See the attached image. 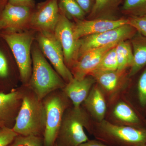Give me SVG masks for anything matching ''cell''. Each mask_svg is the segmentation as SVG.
<instances>
[{"label":"cell","instance_id":"6da1fadb","mask_svg":"<svg viewBox=\"0 0 146 146\" xmlns=\"http://www.w3.org/2000/svg\"><path fill=\"white\" fill-rule=\"evenodd\" d=\"M31 57L32 70L27 85L39 100L65 87L67 83L48 62L35 40L32 46Z\"/></svg>","mask_w":146,"mask_h":146},{"label":"cell","instance_id":"7a4b0ae2","mask_svg":"<svg viewBox=\"0 0 146 146\" xmlns=\"http://www.w3.org/2000/svg\"><path fill=\"white\" fill-rule=\"evenodd\" d=\"M45 121L43 101L25 85L23 101L12 129L18 135L40 137L44 134Z\"/></svg>","mask_w":146,"mask_h":146},{"label":"cell","instance_id":"3957f363","mask_svg":"<svg viewBox=\"0 0 146 146\" xmlns=\"http://www.w3.org/2000/svg\"><path fill=\"white\" fill-rule=\"evenodd\" d=\"M36 33V32L31 29L22 32L5 31L1 34L13 55L23 85H27L31 77V48Z\"/></svg>","mask_w":146,"mask_h":146},{"label":"cell","instance_id":"277c9868","mask_svg":"<svg viewBox=\"0 0 146 146\" xmlns=\"http://www.w3.org/2000/svg\"><path fill=\"white\" fill-rule=\"evenodd\" d=\"M94 134L99 141L111 146H146L145 126L118 125L104 120Z\"/></svg>","mask_w":146,"mask_h":146},{"label":"cell","instance_id":"5b68a950","mask_svg":"<svg viewBox=\"0 0 146 146\" xmlns=\"http://www.w3.org/2000/svg\"><path fill=\"white\" fill-rule=\"evenodd\" d=\"M89 127L88 115L81 106L65 110L55 144L58 146H78L89 141L84 131Z\"/></svg>","mask_w":146,"mask_h":146},{"label":"cell","instance_id":"8992f818","mask_svg":"<svg viewBox=\"0 0 146 146\" xmlns=\"http://www.w3.org/2000/svg\"><path fill=\"white\" fill-rule=\"evenodd\" d=\"M69 100L62 89L52 92L42 100L46 115L44 146H54L64 112L69 107Z\"/></svg>","mask_w":146,"mask_h":146},{"label":"cell","instance_id":"52a82bcc","mask_svg":"<svg viewBox=\"0 0 146 146\" xmlns=\"http://www.w3.org/2000/svg\"><path fill=\"white\" fill-rule=\"evenodd\" d=\"M35 41L46 58L66 83L74 77L65 64L62 47L54 33L36 32Z\"/></svg>","mask_w":146,"mask_h":146},{"label":"cell","instance_id":"ba28073f","mask_svg":"<svg viewBox=\"0 0 146 146\" xmlns=\"http://www.w3.org/2000/svg\"><path fill=\"white\" fill-rule=\"evenodd\" d=\"M137 32L136 29L128 23L104 32L82 37L80 39V48L78 59L82 55L92 50L130 40Z\"/></svg>","mask_w":146,"mask_h":146},{"label":"cell","instance_id":"9c48e42d","mask_svg":"<svg viewBox=\"0 0 146 146\" xmlns=\"http://www.w3.org/2000/svg\"><path fill=\"white\" fill-rule=\"evenodd\" d=\"M54 33L62 47L65 64L70 70L78 59L80 40L75 36L74 22L60 11Z\"/></svg>","mask_w":146,"mask_h":146},{"label":"cell","instance_id":"30bf717a","mask_svg":"<svg viewBox=\"0 0 146 146\" xmlns=\"http://www.w3.org/2000/svg\"><path fill=\"white\" fill-rule=\"evenodd\" d=\"M60 16L58 0H46L35 5L30 21V29L36 32L54 33Z\"/></svg>","mask_w":146,"mask_h":146},{"label":"cell","instance_id":"8fae6325","mask_svg":"<svg viewBox=\"0 0 146 146\" xmlns=\"http://www.w3.org/2000/svg\"><path fill=\"white\" fill-rule=\"evenodd\" d=\"M34 8L12 5L8 3L0 16V28L12 32L31 30V18Z\"/></svg>","mask_w":146,"mask_h":146},{"label":"cell","instance_id":"7c38bea8","mask_svg":"<svg viewBox=\"0 0 146 146\" xmlns=\"http://www.w3.org/2000/svg\"><path fill=\"white\" fill-rule=\"evenodd\" d=\"M74 33L77 39L113 29L128 24L127 18L116 19H84L74 22Z\"/></svg>","mask_w":146,"mask_h":146},{"label":"cell","instance_id":"4fadbf2b","mask_svg":"<svg viewBox=\"0 0 146 146\" xmlns=\"http://www.w3.org/2000/svg\"><path fill=\"white\" fill-rule=\"evenodd\" d=\"M118 43L90 51L78 59L70 69L74 78L82 80L96 70L105 54Z\"/></svg>","mask_w":146,"mask_h":146},{"label":"cell","instance_id":"5bb4252c","mask_svg":"<svg viewBox=\"0 0 146 146\" xmlns=\"http://www.w3.org/2000/svg\"><path fill=\"white\" fill-rule=\"evenodd\" d=\"M89 75L95 78L103 91L110 95L114 94L123 86L130 84L132 80L127 70L94 71Z\"/></svg>","mask_w":146,"mask_h":146},{"label":"cell","instance_id":"9a60e30c","mask_svg":"<svg viewBox=\"0 0 146 146\" xmlns=\"http://www.w3.org/2000/svg\"><path fill=\"white\" fill-rule=\"evenodd\" d=\"M25 85L8 93L0 92V124L6 126L16 120L21 107Z\"/></svg>","mask_w":146,"mask_h":146},{"label":"cell","instance_id":"2e32d148","mask_svg":"<svg viewBox=\"0 0 146 146\" xmlns=\"http://www.w3.org/2000/svg\"><path fill=\"white\" fill-rule=\"evenodd\" d=\"M96 83L92 76L89 75L82 80L73 79L62 89L72 103L73 106L79 108L88 96L93 86Z\"/></svg>","mask_w":146,"mask_h":146},{"label":"cell","instance_id":"e0dca14e","mask_svg":"<svg viewBox=\"0 0 146 146\" xmlns=\"http://www.w3.org/2000/svg\"><path fill=\"white\" fill-rule=\"evenodd\" d=\"M85 107L99 122L104 120L106 111V104L102 89L95 84L84 102Z\"/></svg>","mask_w":146,"mask_h":146},{"label":"cell","instance_id":"ac0fdd59","mask_svg":"<svg viewBox=\"0 0 146 146\" xmlns=\"http://www.w3.org/2000/svg\"><path fill=\"white\" fill-rule=\"evenodd\" d=\"M130 41L134 58L129 71V76L131 78L146 66V37L137 32Z\"/></svg>","mask_w":146,"mask_h":146},{"label":"cell","instance_id":"d6986e66","mask_svg":"<svg viewBox=\"0 0 146 146\" xmlns=\"http://www.w3.org/2000/svg\"><path fill=\"white\" fill-rule=\"evenodd\" d=\"M124 0H95L93 8L87 19H116Z\"/></svg>","mask_w":146,"mask_h":146},{"label":"cell","instance_id":"ffe728a7","mask_svg":"<svg viewBox=\"0 0 146 146\" xmlns=\"http://www.w3.org/2000/svg\"><path fill=\"white\" fill-rule=\"evenodd\" d=\"M113 115L117 119L124 123V125L145 126V119L133 105L121 102L115 106Z\"/></svg>","mask_w":146,"mask_h":146},{"label":"cell","instance_id":"44dd1931","mask_svg":"<svg viewBox=\"0 0 146 146\" xmlns=\"http://www.w3.org/2000/svg\"><path fill=\"white\" fill-rule=\"evenodd\" d=\"M134 107L143 117L146 116V66L136 75Z\"/></svg>","mask_w":146,"mask_h":146},{"label":"cell","instance_id":"7402d4cb","mask_svg":"<svg viewBox=\"0 0 146 146\" xmlns=\"http://www.w3.org/2000/svg\"><path fill=\"white\" fill-rule=\"evenodd\" d=\"M119 70H127L133 62V54L130 40L120 42L115 47Z\"/></svg>","mask_w":146,"mask_h":146},{"label":"cell","instance_id":"603a6c76","mask_svg":"<svg viewBox=\"0 0 146 146\" xmlns=\"http://www.w3.org/2000/svg\"><path fill=\"white\" fill-rule=\"evenodd\" d=\"M58 6L60 12L71 21L84 20L87 16L76 0H58Z\"/></svg>","mask_w":146,"mask_h":146},{"label":"cell","instance_id":"cb8c5ba5","mask_svg":"<svg viewBox=\"0 0 146 146\" xmlns=\"http://www.w3.org/2000/svg\"><path fill=\"white\" fill-rule=\"evenodd\" d=\"M120 11L127 17L146 16V0H124Z\"/></svg>","mask_w":146,"mask_h":146},{"label":"cell","instance_id":"d4e9b609","mask_svg":"<svg viewBox=\"0 0 146 146\" xmlns=\"http://www.w3.org/2000/svg\"><path fill=\"white\" fill-rule=\"evenodd\" d=\"M115 47L110 50L105 54L99 64L94 71L104 72L115 71L118 70V62Z\"/></svg>","mask_w":146,"mask_h":146},{"label":"cell","instance_id":"484cf974","mask_svg":"<svg viewBox=\"0 0 146 146\" xmlns=\"http://www.w3.org/2000/svg\"><path fill=\"white\" fill-rule=\"evenodd\" d=\"M43 144L40 136L18 135L9 146H42Z\"/></svg>","mask_w":146,"mask_h":146},{"label":"cell","instance_id":"4316f807","mask_svg":"<svg viewBox=\"0 0 146 146\" xmlns=\"http://www.w3.org/2000/svg\"><path fill=\"white\" fill-rule=\"evenodd\" d=\"M18 134L12 128L3 126L0 128V146H9Z\"/></svg>","mask_w":146,"mask_h":146},{"label":"cell","instance_id":"83f0119b","mask_svg":"<svg viewBox=\"0 0 146 146\" xmlns=\"http://www.w3.org/2000/svg\"><path fill=\"white\" fill-rule=\"evenodd\" d=\"M128 23L139 33L146 37V16L127 17Z\"/></svg>","mask_w":146,"mask_h":146},{"label":"cell","instance_id":"f1b7e54d","mask_svg":"<svg viewBox=\"0 0 146 146\" xmlns=\"http://www.w3.org/2000/svg\"><path fill=\"white\" fill-rule=\"evenodd\" d=\"M9 75V61L6 54L0 48V78H6Z\"/></svg>","mask_w":146,"mask_h":146},{"label":"cell","instance_id":"f546056e","mask_svg":"<svg viewBox=\"0 0 146 146\" xmlns=\"http://www.w3.org/2000/svg\"><path fill=\"white\" fill-rule=\"evenodd\" d=\"M80 6L86 13L89 15L93 8L95 0H76Z\"/></svg>","mask_w":146,"mask_h":146},{"label":"cell","instance_id":"4dcf8cb0","mask_svg":"<svg viewBox=\"0 0 146 146\" xmlns=\"http://www.w3.org/2000/svg\"><path fill=\"white\" fill-rule=\"evenodd\" d=\"M8 3L12 5L23 6L31 8H34L36 5L34 0H9Z\"/></svg>","mask_w":146,"mask_h":146},{"label":"cell","instance_id":"1f68e13d","mask_svg":"<svg viewBox=\"0 0 146 146\" xmlns=\"http://www.w3.org/2000/svg\"><path fill=\"white\" fill-rule=\"evenodd\" d=\"M78 146H111L98 140H89Z\"/></svg>","mask_w":146,"mask_h":146},{"label":"cell","instance_id":"d6a6232c","mask_svg":"<svg viewBox=\"0 0 146 146\" xmlns=\"http://www.w3.org/2000/svg\"><path fill=\"white\" fill-rule=\"evenodd\" d=\"M9 0H0V15L8 3Z\"/></svg>","mask_w":146,"mask_h":146},{"label":"cell","instance_id":"836d02e7","mask_svg":"<svg viewBox=\"0 0 146 146\" xmlns=\"http://www.w3.org/2000/svg\"><path fill=\"white\" fill-rule=\"evenodd\" d=\"M144 122H145V126L146 127V119H145V121H144Z\"/></svg>","mask_w":146,"mask_h":146},{"label":"cell","instance_id":"e575fe53","mask_svg":"<svg viewBox=\"0 0 146 146\" xmlns=\"http://www.w3.org/2000/svg\"><path fill=\"white\" fill-rule=\"evenodd\" d=\"M3 125H2L1 124H0V128H1V127H3Z\"/></svg>","mask_w":146,"mask_h":146},{"label":"cell","instance_id":"d590c367","mask_svg":"<svg viewBox=\"0 0 146 146\" xmlns=\"http://www.w3.org/2000/svg\"><path fill=\"white\" fill-rule=\"evenodd\" d=\"M54 146H58L57 145H56V144H55Z\"/></svg>","mask_w":146,"mask_h":146},{"label":"cell","instance_id":"8d00e7d4","mask_svg":"<svg viewBox=\"0 0 146 146\" xmlns=\"http://www.w3.org/2000/svg\"><path fill=\"white\" fill-rule=\"evenodd\" d=\"M2 30V29L1 28H0V30Z\"/></svg>","mask_w":146,"mask_h":146}]
</instances>
